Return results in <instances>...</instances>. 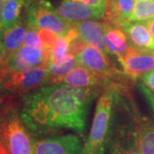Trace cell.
Returning <instances> with one entry per match:
<instances>
[{"label": "cell", "mask_w": 154, "mask_h": 154, "mask_svg": "<svg viewBox=\"0 0 154 154\" xmlns=\"http://www.w3.org/2000/svg\"><path fill=\"white\" fill-rule=\"evenodd\" d=\"M98 92L96 88H75L63 83L44 85L23 96L20 115L36 134L65 128L83 134L90 105Z\"/></svg>", "instance_id": "cell-1"}, {"label": "cell", "mask_w": 154, "mask_h": 154, "mask_svg": "<svg viewBox=\"0 0 154 154\" xmlns=\"http://www.w3.org/2000/svg\"><path fill=\"white\" fill-rule=\"evenodd\" d=\"M114 90L107 89L97 102L91 130L81 154H104L110 134Z\"/></svg>", "instance_id": "cell-2"}, {"label": "cell", "mask_w": 154, "mask_h": 154, "mask_svg": "<svg viewBox=\"0 0 154 154\" xmlns=\"http://www.w3.org/2000/svg\"><path fill=\"white\" fill-rule=\"evenodd\" d=\"M47 64L33 67L24 71L7 70L0 82V94L5 97L26 95L46 85Z\"/></svg>", "instance_id": "cell-3"}, {"label": "cell", "mask_w": 154, "mask_h": 154, "mask_svg": "<svg viewBox=\"0 0 154 154\" xmlns=\"http://www.w3.org/2000/svg\"><path fill=\"white\" fill-rule=\"evenodd\" d=\"M3 134L10 154H33V138L20 113L11 105L5 108Z\"/></svg>", "instance_id": "cell-4"}, {"label": "cell", "mask_w": 154, "mask_h": 154, "mask_svg": "<svg viewBox=\"0 0 154 154\" xmlns=\"http://www.w3.org/2000/svg\"><path fill=\"white\" fill-rule=\"evenodd\" d=\"M28 27L35 30H48L58 36H65L75 23L65 21L46 0H32L28 8Z\"/></svg>", "instance_id": "cell-5"}, {"label": "cell", "mask_w": 154, "mask_h": 154, "mask_svg": "<svg viewBox=\"0 0 154 154\" xmlns=\"http://www.w3.org/2000/svg\"><path fill=\"white\" fill-rule=\"evenodd\" d=\"M123 72L131 79L142 77L154 69L152 51L140 49L134 45L129 46L123 55L118 57Z\"/></svg>", "instance_id": "cell-6"}, {"label": "cell", "mask_w": 154, "mask_h": 154, "mask_svg": "<svg viewBox=\"0 0 154 154\" xmlns=\"http://www.w3.org/2000/svg\"><path fill=\"white\" fill-rule=\"evenodd\" d=\"M50 52L44 48L22 45L7 58L6 67L9 71H24L33 67L47 64Z\"/></svg>", "instance_id": "cell-7"}, {"label": "cell", "mask_w": 154, "mask_h": 154, "mask_svg": "<svg viewBox=\"0 0 154 154\" xmlns=\"http://www.w3.org/2000/svg\"><path fill=\"white\" fill-rule=\"evenodd\" d=\"M82 142L74 134L47 138L33 145V154H81Z\"/></svg>", "instance_id": "cell-8"}, {"label": "cell", "mask_w": 154, "mask_h": 154, "mask_svg": "<svg viewBox=\"0 0 154 154\" xmlns=\"http://www.w3.org/2000/svg\"><path fill=\"white\" fill-rule=\"evenodd\" d=\"M57 12L63 19L71 23L87 20H98L105 15V9L95 8L82 2L73 0H63Z\"/></svg>", "instance_id": "cell-9"}, {"label": "cell", "mask_w": 154, "mask_h": 154, "mask_svg": "<svg viewBox=\"0 0 154 154\" xmlns=\"http://www.w3.org/2000/svg\"><path fill=\"white\" fill-rule=\"evenodd\" d=\"M108 77L83 66L75 67L62 79L59 83L75 88H97L105 85Z\"/></svg>", "instance_id": "cell-10"}, {"label": "cell", "mask_w": 154, "mask_h": 154, "mask_svg": "<svg viewBox=\"0 0 154 154\" xmlns=\"http://www.w3.org/2000/svg\"><path fill=\"white\" fill-rule=\"evenodd\" d=\"M78 63L94 72L99 73L110 78L115 73L110 66L106 54L92 45H87L83 51L76 56Z\"/></svg>", "instance_id": "cell-11"}, {"label": "cell", "mask_w": 154, "mask_h": 154, "mask_svg": "<svg viewBox=\"0 0 154 154\" xmlns=\"http://www.w3.org/2000/svg\"><path fill=\"white\" fill-rule=\"evenodd\" d=\"M134 0H108L105 8V23L122 28L129 22Z\"/></svg>", "instance_id": "cell-12"}, {"label": "cell", "mask_w": 154, "mask_h": 154, "mask_svg": "<svg viewBox=\"0 0 154 154\" xmlns=\"http://www.w3.org/2000/svg\"><path fill=\"white\" fill-rule=\"evenodd\" d=\"M80 35L89 45L100 50L106 55H110L105 41L104 24L96 21L87 20L75 23Z\"/></svg>", "instance_id": "cell-13"}, {"label": "cell", "mask_w": 154, "mask_h": 154, "mask_svg": "<svg viewBox=\"0 0 154 154\" xmlns=\"http://www.w3.org/2000/svg\"><path fill=\"white\" fill-rule=\"evenodd\" d=\"M122 30H125L128 38L134 46L149 51H154V38L149 31L146 22H128Z\"/></svg>", "instance_id": "cell-14"}, {"label": "cell", "mask_w": 154, "mask_h": 154, "mask_svg": "<svg viewBox=\"0 0 154 154\" xmlns=\"http://www.w3.org/2000/svg\"><path fill=\"white\" fill-rule=\"evenodd\" d=\"M105 41L110 54L120 57L129 48L128 36L122 29L104 23Z\"/></svg>", "instance_id": "cell-15"}, {"label": "cell", "mask_w": 154, "mask_h": 154, "mask_svg": "<svg viewBox=\"0 0 154 154\" xmlns=\"http://www.w3.org/2000/svg\"><path fill=\"white\" fill-rule=\"evenodd\" d=\"M78 61L75 56L67 54L58 60L50 62L47 64L46 85L59 83L69 72L77 66Z\"/></svg>", "instance_id": "cell-16"}, {"label": "cell", "mask_w": 154, "mask_h": 154, "mask_svg": "<svg viewBox=\"0 0 154 154\" xmlns=\"http://www.w3.org/2000/svg\"><path fill=\"white\" fill-rule=\"evenodd\" d=\"M27 30L28 28L26 26L19 22L12 28L0 33V41L7 54V58L24 45Z\"/></svg>", "instance_id": "cell-17"}, {"label": "cell", "mask_w": 154, "mask_h": 154, "mask_svg": "<svg viewBox=\"0 0 154 154\" xmlns=\"http://www.w3.org/2000/svg\"><path fill=\"white\" fill-rule=\"evenodd\" d=\"M104 154H141L136 145L135 135L122 133L113 140H108Z\"/></svg>", "instance_id": "cell-18"}, {"label": "cell", "mask_w": 154, "mask_h": 154, "mask_svg": "<svg viewBox=\"0 0 154 154\" xmlns=\"http://www.w3.org/2000/svg\"><path fill=\"white\" fill-rule=\"evenodd\" d=\"M26 0H5L3 7L1 33L20 22L22 5Z\"/></svg>", "instance_id": "cell-19"}, {"label": "cell", "mask_w": 154, "mask_h": 154, "mask_svg": "<svg viewBox=\"0 0 154 154\" xmlns=\"http://www.w3.org/2000/svg\"><path fill=\"white\" fill-rule=\"evenodd\" d=\"M136 145L141 154H154V124L141 123L135 134Z\"/></svg>", "instance_id": "cell-20"}, {"label": "cell", "mask_w": 154, "mask_h": 154, "mask_svg": "<svg viewBox=\"0 0 154 154\" xmlns=\"http://www.w3.org/2000/svg\"><path fill=\"white\" fill-rule=\"evenodd\" d=\"M154 19V0H134L129 22H143Z\"/></svg>", "instance_id": "cell-21"}, {"label": "cell", "mask_w": 154, "mask_h": 154, "mask_svg": "<svg viewBox=\"0 0 154 154\" xmlns=\"http://www.w3.org/2000/svg\"><path fill=\"white\" fill-rule=\"evenodd\" d=\"M68 50H69V39H68V38L66 36L59 37L56 45H54V47L51 51L49 63L58 60V59L62 58L63 57L67 55Z\"/></svg>", "instance_id": "cell-22"}, {"label": "cell", "mask_w": 154, "mask_h": 154, "mask_svg": "<svg viewBox=\"0 0 154 154\" xmlns=\"http://www.w3.org/2000/svg\"><path fill=\"white\" fill-rule=\"evenodd\" d=\"M38 32L44 45V49L50 52V55H51V51L54 47V45L60 36L48 30H38Z\"/></svg>", "instance_id": "cell-23"}, {"label": "cell", "mask_w": 154, "mask_h": 154, "mask_svg": "<svg viewBox=\"0 0 154 154\" xmlns=\"http://www.w3.org/2000/svg\"><path fill=\"white\" fill-rule=\"evenodd\" d=\"M23 45L31 46V47H37V48H44V45H43V42L40 38L38 31L33 29V28H28V27Z\"/></svg>", "instance_id": "cell-24"}, {"label": "cell", "mask_w": 154, "mask_h": 154, "mask_svg": "<svg viewBox=\"0 0 154 154\" xmlns=\"http://www.w3.org/2000/svg\"><path fill=\"white\" fill-rule=\"evenodd\" d=\"M5 106L0 105V154H10L3 134V120Z\"/></svg>", "instance_id": "cell-25"}, {"label": "cell", "mask_w": 154, "mask_h": 154, "mask_svg": "<svg viewBox=\"0 0 154 154\" xmlns=\"http://www.w3.org/2000/svg\"><path fill=\"white\" fill-rule=\"evenodd\" d=\"M73 1L82 2L88 5L93 6L95 8H99V9H105V10L107 5V2H108V0H73Z\"/></svg>", "instance_id": "cell-26"}, {"label": "cell", "mask_w": 154, "mask_h": 154, "mask_svg": "<svg viewBox=\"0 0 154 154\" xmlns=\"http://www.w3.org/2000/svg\"><path fill=\"white\" fill-rule=\"evenodd\" d=\"M142 81L151 90L154 91V69L141 77Z\"/></svg>", "instance_id": "cell-27"}, {"label": "cell", "mask_w": 154, "mask_h": 154, "mask_svg": "<svg viewBox=\"0 0 154 154\" xmlns=\"http://www.w3.org/2000/svg\"><path fill=\"white\" fill-rule=\"evenodd\" d=\"M141 89H142V92L145 94V95L146 96L147 99L150 101V103H151V105L152 106L154 110V91L151 90L149 88H147L146 87H145L144 85H142Z\"/></svg>", "instance_id": "cell-28"}, {"label": "cell", "mask_w": 154, "mask_h": 154, "mask_svg": "<svg viewBox=\"0 0 154 154\" xmlns=\"http://www.w3.org/2000/svg\"><path fill=\"white\" fill-rule=\"evenodd\" d=\"M6 61H7V54L4 49L3 45L0 41V68H5Z\"/></svg>", "instance_id": "cell-29"}, {"label": "cell", "mask_w": 154, "mask_h": 154, "mask_svg": "<svg viewBox=\"0 0 154 154\" xmlns=\"http://www.w3.org/2000/svg\"><path fill=\"white\" fill-rule=\"evenodd\" d=\"M146 25H147V28H148L150 33L152 34V38H154V19L152 20H149L146 22Z\"/></svg>", "instance_id": "cell-30"}, {"label": "cell", "mask_w": 154, "mask_h": 154, "mask_svg": "<svg viewBox=\"0 0 154 154\" xmlns=\"http://www.w3.org/2000/svg\"><path fill=\"white\" fill-rule=\"evenodd\" d=\"M5 0H0V33H1V27H2V17H3V7Z\"/></svg>", "instance_id": "cell-31"}, {"label": "cell", "mask_w": 154, "mask_h": 154, "mask_svg": "<svg viewBox=\"0 0 154 154\" xmlns=\"http://www.w3.org/2000/svg\"><path fill=\"white\" fill-rule=\"evenodd\" d=\"M6 72H7V68L6 67L5 68H0V82H1L2 78L5 75Z\"/></svg>", "instance_id": "cell-32"}, {"label": "cell", "mask_w": 154, "mask_h": 154, "mask_svg": "<svg viewBox=\"0 0 154 154\" xmlns=\"http://www.w3.org/2000/svg\"><path fill=\"white\" fill-rule=\"evenodd\" d=\"M152 57H153V58H154V51H152Z\"/></svg>", "instance_id": "cell-33"}, {"label": "cell", "mask_w": 154, "mask_h": 154, "mask_svg": "<svg viewBox=\"0 0 154 154\" xmlns=\"http://www.w3.org/2000/svg\"><path fill=\"white\" fill-rule=\"evenodd\" d=\"M26 2H27V0H26Z\"/></svg>", "instance_id": "cell-34"}]
</instances>
